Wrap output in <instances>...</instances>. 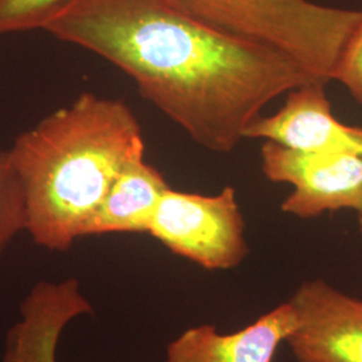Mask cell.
Returning <instances> with one entry per match:
<instances>
[{
    "mask_svg": "<svg viewBox=\"0 0 362 362\" xmlns=\"http://www.w3.org/2000/svg\"><path fill=\"white\" fill-rule=\"evenodd\" d=\"M43 31L116 66L214 153L233 152L274 100L320 82L285 54L220 30L179 0H66Z\"/></svg>",
    "mask_w": 362,
    "mask_h": 362,
    "instance_id": "obj_1",
    "label": "cell"
},
{
    "mask_svg": "<svg viewBox=\"0 0 362 362\" xmlns=\"http://www.w3.org/2000/svg\"><path fill=\"white\" fill-rule=\"evenodd\" d=\"M144 153L143 129L129 106L90 91L18 134L8 155L34 243L66 251L86 236L113 182Z\"/></svg>",
    "mask_w": 362,
    "mask_h": 362,
    "instance_id": "obj_2",
    "label": "cell"
},
{
    "mask_svg": "<svg viewBox=\"0 0 362 362\" xmlns=\"http://www.w3.org/2000/svg\"><path fill=\"white\" fill-rule=\"evenodd\" d=\"M208 23L236 37L282 52L327 85L362 10L325 6L311 0H179Z\"/></svg>",
    "mask_w": 362,
    "mask_h": 362,
    "instance_id": "obj_3",
    "label": "cell"
},
{
    "mask_svg": "<svg viewBox=\"0 0 362 362\" xmlns=\"http://www.w3.org/2000/svg\"><path fill=\"white\" fill-rule=\"evenodd\" d=\"M148 233L182 258L207 270H230L248 254L245 219L233 187L219 194L161 196Z\"/></svg>",
    "mask_w": 362,
    "mask_h": 362,
    "instance_id": "obj_4",
    "label": "cell"
},
{
    "mask_svg": "<svg viewBox=\"0 0 362 362\" xmlns=\"http://www.w3.org/2000/svg\"><path fill=\"white\" fill-rule=\"evenodd\" d=\"M260 163L269 180L293 187L282 203L285 214L313 219L362 208V156L303 152L266 141Z\"/></svg>",
    "mask_w": 362,
    "mask_h": 362,
    "instance_id": "obj_5",
    "label": "cell"
},
{
    "mask_svg": "<svg viewBox=\"0 0 362 362\" xmlns=\"http://www.w3.org/2000/svg\"><path fill=\"white\" fill-rule=\"evenodd\" d=\"M288 302L296 322L285 344L298 362H362V299L311 279Z\"/></svg>",
    "mask_w": 362,
    "mask_h": 362,
    "instance_id": "obj_6",
    "label": "cell"
},
{
    "mask_svg": "<svg viewBox=\"0 0 362 362\" xmlns=\"http://www.w3.org/2000/svg\"><path fill=\"white\" fill-rule=\"evenodd\" d=\"M325 83L310 82L286 94L272 116H259L246 139H263L303 152L362 156V129L341 122L332 110Z\"/></svg>",
    "mask_w": 362,
    "mask_h": 362,
    "instance_id": "obj_7",
    "label": "cell"
},
{
    "mask_svg": "<svg viewBox=\"0 0 362 362\" xmlns=\"http://www.w3.org/2000/svg\"><path fill=\"white\" fill-rule=\"evenodd\" d=\"M294 322L287 300L230 334L212 325L194 326L169 344L164 362H274Z\"/></svg>",
    "mask_w": 362,
    "mask_h": 362,
    "instance_id": "obj_8",
    "label": "cell"
},
{
    "mask_svg": "<svg viewBox=\"0 0 362 362\" xmlns=\"http://www.w3.org/2000/svg\"><path fill=\"white\" fill-rule=\"evenodd\" d=\"M164 176L143 158L132 161L113 182L91 219L86 236L104 233H148L164 192Z\"/></svg>",
    "mask_w": 362,
    "mask_h": 362,
    "instance_id": "obj_9",
    "label": "cell"
},
{
    "mask_svg": "<svg viewBox=\"0 0 362 362\" xmlns=\"http://www.w3.org/2000/svg\"><path fill=\"white\" fill-rule=\"evenodd\" d=\"M27 230L26 199L8 149H0V258L16 235Z\"/></svg>",
    "mask_w": 362,
    "mask_h": 362,
    "instance_id": "obj_10",
    "label": "cell"
},
{
    "mask_svg": "<svg viewBox=\"0 0 362 362\" xmlns=\"http://www.w3.org/2000/svg\"><path fill=\"white\" fill-rule=\"evenodd\" d=\"M66 0H0V37L43 30Z\"/></svg>",
    "mask_w": 362,
    "mask_h": 362,
    "instance_id": "obj_11",
    "label": "cell"
},
{
    "mask_svg": "<svg viewBox=\"0 0 362 362\" xmlns=\"http://www.w3.org/2000/svg\"><path fill=\"white\" fill-rule=\"evenodd\" d=\"M334 81L342 83L362 104V21L350 37Z\"/></svg>",
    "mask_w": 362,
    "mask_h": 362,
    "instance_id": "obj_12",
    "label": "cell"
},
{
    "mask_svg": "<svg viewBox=\"0 0 362 362\" xmlns=\"http://www.w3.org/2000/svg\"><path fill=\"white\" fill-rule=\"evenodd\" d=\"M357 214V219H358V226H360V230H361L362 233V208L360 211H357L356 212Z\"/></svg>",
    "mask_w": 362,
    "mask_h": 362,
    "instance_id": "obj_13",
    "label": "cell"
}]
</instances>
